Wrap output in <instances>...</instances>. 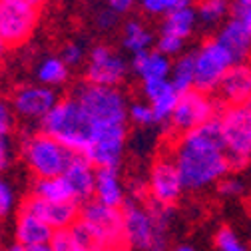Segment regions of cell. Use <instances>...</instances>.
Here are the masks:
<instances>
[{"instance_id":"obj_1","label":"cell","mask_w":251,"mask_h":251,"mask_svg":"<svg viewBox=\"0 0 251 251\" xmlns=\"http://www.w3.org/2000/svg\"><path fill=\"white\" fill-rule=\"evenodd\" d=\"M120 209L126 247L132 251H168L174 207L128 198Z\"/></svg>"},{"instance_id":"obj_2","label":"cell","mask_w":251,"mask_h":251,"mask_svg":"<svg viewBox=\"0 0 251 251\" xmlns=\"http://www.w3.org/2000/svg\"><path fill=\"white\" fill-rule=\"evenodd\" d=\"M174 164L181 177L183 190H203L211 183H219L231 170L227 153L215 148H201L177 142L174 151Z\"/></svg>"},{"instance_id":"obj_3","label":"cell","mask_w":251,"mask_h":251,"mask_svg":"<svg viewBox=\"0 0 251 251\" xmlns=\"http://www.w3.org/2000/svg\"><path fill=\"white\" fill-rule=\"evenodd\" d=\"M42 134L54 138L74 153H84L94 140L96 124L90 120L76 98L60 100L40 122Z\"/></svg>"},{"instance_id":"obj_4","label":"cell","mask_w":251,"mask_h":251,"mask_svg":"<svg viewBox=\"0 0 251 251\" xmlns=\"http://www.w3.org/2000/svg\"><path fill=\"white\" fill-rule=\"evenodd\" d=\"M74 98L96 126H126L128 108L120 90L82 82L74 92Z\"/></svg>"},{"instance_id":"obj_5","label":"cell","mask_w":251,"mask_h":251,"mask_svg":"<svg viewBox=\"0 0 251 251\" xmlns=\"http://www.w3.org/2000/svg\"><path fill=\"white\" fill-rule=\"evenodd\" d=\"M22 155L36 177H58L70 166L74 151L46 134H32L22 140Z\"/></svg>"},{"instance_id":"obj_6","label":"cell","mask_w":251,"mask_h":251,"mask_svg":"<svg viewBox=\"0 0 251 251\" xmlns=\"http://www.w3.org/2000/svg\"><path fill=\"white\" fill-rule=\"evenodd\" d=\"M78 222L86 227V231L94 237L104 251H122L126 245L124 239V217L122 209L108 207L90 200L80 205Z\"/></svg>"},{"instance_id":"obj_7","label":"cell","mask_w":251,"mask_h":251,"mask_svg":"<svg viewBox=\"0 0 251 251\" xmlns=\"http://www.w3.org/2000/svg\"><path fill=\"white\" fill-rule=\"evenodd\" d=\"M219 122L231 170L245 168L251 160V110L247 106H229L222 112Z\"/></svg>"},{"instance_id":"obj_8","label":"cell","mask_w":251,"mask_h":251,"mask_svg":"<svg viewBox=\"0 0 251 251\" xmlns=\"http://www.w3.org/2000/svg\"><path fill=\"white\" fill-rule=\"evenodd\" d=\"M38 6L30 0H0V38L6 46H18L32 34Z\"/></svg>"},{"instance_id":"obj_9","label":"cell","mask_w":251,"mask_h":251,"mask_svg":"<svg viewBox=\"0 0 251 251\" xmlns=\"http://www.w3.org/2000/svg\"><path fill=\"white\" fill-rule=\"evenodd\" d=\"M196 56V80L194 88L198 92H215L222 84L226 72L233 66L229 52L219 44L215 38L201 44V48L194 54Z\"/></svg>"},{"instance_id":"obj_10","label":"cell","mask_w":251,"mask_h":251,"mask_svg":"<svg viewBox=\"0 0 251 251\" xmlns=\"http://www.w3.org/2000/svg\"><path fill=\"white\" fill-rule=\"evenodd\" d=\"M222 110L217 102H213L211 98H207L203 92H198V90H190L185 94H179L177 98V104H176V110L172 114V126L185 134L198 126L213 120V118H219L215 112ZM224 112V110H222Z\"/></svg>"},{"instance_id":"obj_11","label":"cell","mask_w":251,"mask_h":251,"mask_svg":"<svg viewBox=\"0 0 251 251\" xmlns=\"http://www.w3.org/2000/svg\"><path fill=\"white\" fill-rule=\"evenodd\" d=\"M126 142V126H96L92 144L86 148L84 158L96 168H118Z\"/></svg>"},{"instance_id":"obj_12","label":"cell","mask_w":251,"mask_h":251,"mask_svg":"<svg viewBox=\"0 0 251 251\" xmlns=\"http://www.w3.org/2000/svg\"><path fill=\"white\" fill-rule=\"evenodd\" d=\"M128 74V62L116 54L110 46H94L86 68V82L96 86L116 88Z\"/></svg>"},{"instance_id":"obj_13","label":"cell","mask_w":251,"mask_h":251,"mask_svg":"<svg viewBox=\"0 0 251 251\" xmlns=\"http://www.w3.org/2000/svg\"><path fill=\"white\" fill-rule=\"evenodd\" d=\"M183 194V183L177 174V168L172 158H162L158 160L148 177V198L150 201L158 205H168L172 207L179 196Z\"/></svg>"},{"instance_id":"obj_14","label":"cell","mask_w":251,"mask_h":251,"mask_svg":"<svg viewBox=\"0 0 251 251\" xmlns=\"http://www.w3.org/2000/svg\"><path fill=\"white\" fill-rule=\"evenodd\" d=\"M20 211L42 219V222L46 226H50L54 231H62V229H70L78 222L80 205L74 203V201L54 203V201H44L36 196H28L22 201Z\"/></svg>"},{"instance_id":"obj_15","label":"cell","mask_w":251,"mask_h":251,"mask_svg":"<svg viewBox=\"0 0 251 251\" xmlns=\"http://www.w3.org/2000/svg\"><path fill=\"white\" fill-rule=\"evenodd\" d=\"M12 104L16 114H20L22 118L42 122L58 104V98L54 90H50L48 86H24L16 90Z\"/></svg>"},{"instance_id":"obj_16","label":"cell","mask_w":251,"mask_h":251,"mask_svg":"<svg viewBox=\"0 0 251 251\" xmlns=\"http://www.w3.org/2000/svg\"><path fill=\"white\" fill-rule=\"evenodd\" d=\"M66 179L70 192H72V201L74 203H86L94 198V185H96V168H94L84 155L74 153V158L66 172L62 174Z\"/></svg>"},{"instance_id":"obj_17","label":"cell","mask_w":251,"mask_h":251,"mask_svg":"<svg viewBox=\"0 0 251 251\" xmlns=\"http://www.w3.org/2000/svg\"><path fill=\"white\" fill-rule=\"evenodd\" d=\"M217 90L222 94L224 102L231 106H245L251 98V64L247 62L233 64L226 72Z\"/></svg>"},{"instance_id":"obj_18","label":"cell","mask_w":251,"mask_h":251,"mask_svg":"<svg viewBox=\"0 0 251 251\" xmlns=\"http://www.w3.org/2000/svg\"><path fill=\"white\" fill-rule=\"evenodd\" d=\"M94 200L108 207L120 209L128 200L126 187L118 176V168H102L96 170V185H94Z\"/></svg>"},{"instance_id":"obj_19","label":"cell","mask_w":251,"mask_h":251,"mask_svg":"<svg viewBox=\"0 0 251 251\" xmlns=\"http://www.w3.org/2000/svg\"><path fill=\"white\" fill-rule=\"evenodd\" d=\"M215 40L229 52L233 64H241V62H245L251 56V34L237 18L229 20L219 30Z\"/></svg>"},{"instance_id":"obj_20","label":"cell","mask_w":251,"mask_h":251,"mask_svg":"<svg viewBox=\"0 0 251 251\" xmlns=\"http://www.w3.org/2000/svg\"><path fill=\"white\" fill-rule=\"evenodd\" d=\"M54 235V229L46 226L42 219L18 211L16 226H14V243L22 247H38V245H48Z\"/></svg>"},{"instance_id":"obj_21","label":"cell","mask_w":251,"mask_h":251,"mask_svg":"<svg viewBox=\"0 0 251 251\" xmlns=\"http://www.w3.org/2000/svg\"><path fill=\"white\" fill-rule=\"evenodd\" d=\"M130 66L142 78V82L168 80V76L172 74V62H170V58L164 56L158 50H146V52L134 54Z\"/></svg>"},{"instance_id":"obj_22","label":"cell","mask_w":251,"mask_h":251,"mask_svg":"<svg viewBox=\"0 0 251 251\" xmlns=\"http://www.w3.org/2000/svg\"><path fill=\"white\" fill-rule=\"evenodd\" d=\"M44 201H54V203H64L72 201V192L66 183V179L58 176V177H36L32 183V194Z\"/></svg>"},{"instance_id":"obj_23","label":"cell","mask_w":251,"mask_h":251,"mask_svg":"<svg viewBox=\"0 0 251 251\" xmlns=\"http://www.w3.org/2000/svg\"><path fill=\"white\" fill-rule=\"evenodd\" d=\"M198 14L192 6H185V8H177L174 12H170L164 22H162V34L168 36H176V38H187L192 34V30L196 26Z\"/></svg>"},{"instance_id":"obj_24","label":"cell","mask_w":251,"mask_h":251,"mask_svg":"<svg viewBox=\"0 0 251 251\" xmlns=\"http://www.w3.org/2000/svg\"><path fill=\"white\" fill-rule=\"evenodd\" d=\"M196 80V56L194 54H183L172 64V86L177 94H185L194 90Z\"/></svg>"},{"instance_id":"obj_25","label":"cell","mask_w":251,"mask_h":251,"mask_svg":"<svg viewBox=\"0 0 251 251\" xmlns=\"http://www.w3.org/2000/svg\"><path fill=\"white\" fill-rule=\"evenodd\" d=\"M151 34L150 30H146L138 20H130L124 24V48L130 50L132 54H140L146 52L151 44Z\"/></svg>"},{"instance_id":"obj_26","label":"cell","mask_w":251,"mask_h":251,"mask_svg":"<svg viewBox=\"0 0 251 251\" xmlns=\"http://www.w3.org/2000/svg\"><path fill=\"white\" fill-rule=\"evenodd\" d=\"M68 78V66L62 62V58H46L38 66V80L44 86H58L66 82Z\"/></svg>"},{"instance_id":"obj_27","label":"cell","mask_w":251,"mask_h":251,"mask_svg":"<svg viewBox=\"0 0 251 251\" xmlns=\"http://www.w3.org/2000/svg\"><path fill=\"white\" fill-rule=\"evenodd\" d=\"M229 12V0H200L198 4V18L205 24H215L222 18H226Z\"/></svg>"},{"instance_id":"obj_28","label":"cell","mask_w":251,"mask_h":251,"mask_svg":"<svg viewBox=\"0 0 251 251\" xmlns=\"http://www.w3.org/2000/svg\"><path fill=\"white\" fill-rule=\"evenodd\" d=\"M177 98H179V94L176 92V88H172L166 94H162L160 98H155V100L150 102V108H151L153 118H155V124H164V122L172 120V114H174L176 104H177Z\"/></svg>"},{"instance_id":"obj_29","label":"cell","mask_w":251,"mask_h":251,"mask_svg":"<svg viewBox=\"0 0 251 251\" xmlns=\"http://www.w3.org/2000/svg\"><path fill=\"white\" fill-rule=\"evenodd\" d=\"M50 251H90L82 239L70 229H62V231H54L50 243H48Z\"/></svg>"},{"instance_id":"obj_30","label":"cell","mask_w":251,"mask_h":251,"mask_svg":"<svg viewBox=\"0 0 251 251\" xmlns=\"http://www.w3.org/2000/svg\"><path fill=\"white\" fill-rule=\"evenodd\" d=\"M192 0H142V8L148 14H170L177 8L190 6Z\"/></svg>"},{"instance_id":"obj_31","label":"cell","mask_w":251,"mask_h":251,"mask_svg":"<svg viewBox=\"0 0 251 251\" xmlns=\"http://www.w3.org/2000/svg\"><path fill=\"white\" fill-rule=\"evenodd\" d=\"M215 247L217 251H247L237 233L229 227H222L215 233Z\"/></svg>"},{"instance_id":"obj_32","label":"cell","mask_w":251,"mask_h":251,"mask_svg":"<svg viewBox=\"0 0 251 251\" xmlns=\"http://www.w3.org/2000/svg\"><path fill=\"white\" fill-rule=\"evenodd\" d=\"M16 207V196H14V190L4 183V181H0V219H6Z\"/></svg>"},{"instance_id":"obj_33","label":"cell","mask_w":251,"mask_h":251,"mask_svg":"<svg viewBox=\"0 0 251 251\" xmlns=\"http://www.w3.org/2000/svg\"><path fill=\"white\" fill-rule=\"evenodd\" d=\"M128 116L132 118V122L140 124V126H151L155 124V118H153V112L148 104H132L130 110H128Z\"/></svg>"},{"instance_id":"obj_34","label":"cell","mask_w":251,"mask_h":251,"mask_svg":"<svg viewBox=\"0 0 251 251\" xmlns=\"http://www.w3.org/2000/svg\"><path fill=\"white\" fill-rule=\"evenodd\" d=\"M243 192V183L237 177H224L217 183V194L224 198H233Z\"/></svg>"},{"instance_id":"obj_35","label":"cell","mask_w":251,"mask_h":251,"mask_svg":"<svg viewBox=\"0 0 251 251\" xmlns=\"http://www.w3.org/2000/svg\"><path fill=\"white\" fill-rule=\"evenodd\" d=\"M183 46V40L181 38H176V36H168V34H162L158 38V52H162L164 56H174L181 50Z\"/></svg>"},{"instance_id":"obj_36","label":"cell","mask_w":251,"mask_h":251,"mask_svg":"<svg viewBox=\"0 0 251 251\" xmlns=\"http://www.w3.org/2000/svg\"><path fill=\"white\" fill-rule=\"evenodd\" d=\"M14 128V116H12V110L6 102H0V138H4L12 132Z\"/></svg>"},{"instance_id":"obj_37","label":"cell","mask_w":251,"mask_h":251,"mask_svg":"<svg viewBox=\"0 0 251 251\" xmlns=\"http://www.w3.org/2000/svg\"><path fill=\"white\" fill-rule=\"evenodd\" d=\"M84 60V48L80 44H68L62 50V62L66 66H78Z\"/></svg>"},{"instance_id":"obj_38","label":"cell","mask_w":251,"mask_h":251,"mask_svg":"<svg viewBox=\"0 0 251 251\" xmlns=\"http://www.w3.org/2000/svg\"><path fill=\"white\" fill-rule=\"evenodd\" d=\"M118 24V12H114L112 8H104L96 14V26L102 30H112Z\"/></svg>"},{"instance_id":"obj_39","label":"cell","mask_w":251,"mask_h":251,"mask_svg":"<svg viewBox=\"0 0 251 251\" xmlns=\"http://www.w3.org/2000/svg\"><path fill=\"white\" fill-rule=\"evenodd\" d=\"M233 14L247 28V32L251 34V8H237V6H233Z\"/></svg>"},{"instance_id":"obj_40","label":"cell","mask_w":251,"mask_h":251,"mask_svg":"<svg viewBox=\"0 0 251 251\" xmlns=\"http://www.w3.org/2000/svg\"><path fill=\"white\" fill-rule=\"evenodd\" d=\"M136 0H108V8H112L114 12H126V10H130L134 6Z\"/></svg>"},{"instance_id":"obj_41","label":"cell","mask_w":251,"mask_h":251,"mask_svg":"<svg viewBox=\"0 0 251 251\" xmlns=\"http://www.w3.org/2000/svg\"><path fill=\"white\" fill-rule=\"evenodd\" d=\"M8 166V144L4 138H0V172Z\"/></svg>"},{"instance_id":"obj_42","label":"cell","mask_w":251,"mask_h":251,"mask_svg":"<svg viewBox=\"0 0 251 251\" xmlns=\"http://www.w3.org/2000/svg\"><path fill=\"white\" fill-rule=\"evenodd\" d=\"M2 251H26V247H22V245H18V243H12V245H8V247H2Z\"/></svg>"},{"instance_id":"obj_43","label":"cell","mask_w":251,"mask_h":251,"mask_svg":"<svg viewBox=\"0 0 251 251\" xmlns=\"http://www.w3.org/2000/svg\"><path fill=\"white\" fill-rule=\"evenodd\" d=\"M237 8H251V0H235Z\"/></svg>"},{"instance_id":"obj_44","label":"cell","mask_w":251,"mask_h":251,"mask_svg":"<svg viewBox=\"0 0 251 251\" xmlns=\"http://www.w3.org/2000/svg\"><path fill=\"white\" fill-rule=\"evenodd\" d=\"M26 251H50L48 245H38V247H26Z\"/></svg>"},{"instance_id":"obj_45","label":"cell","mask_w":251,"mask_h":251,"mask_svg":"<svg viewBox=\"0 0 251 251\" xmlns=\"http://www.w3.org/2000/svg\"><path fill=\"white\" fill-rule=\"evenodd\" d=\"M174 251H196V249H194L192 245H177Z\"/></svg>"},{"instance_id":"obj_46","label":"cell","mask_w":251,"mask_h":251,"mask_svg":"<svg viewBox=\"0 0 251 251\" xmlns=\"http://www.w3.org/2000/svg\"><path fill=\"white\" fill-rule=\"evenodd\" d=\"M4 52H6V44L2 42V38H0V60H2V56H4Z\"/></svg>"},{"instance_id":"obj_47","label":"cell","mask_w":251,"mask_h":251,"mask_svg":"<svg viewBox=\"0 0 251 251\" xmlns=\"http://www.w3.org/2000/svg\"><path fill=\"white\" fill-rule=\"evenodd\" d=\"M0 251H2V235H0Z\"/></svg>"},{"instance_id":"obj_48","label":"cell","mask_w":251,"mask_h":251,"mask_svg":"<svg viewBox=\"0 0 251 251\" xmlns=\"http://www.w3.org/2000/svg\"><path fill=\"white\" fill-rule=\"evenodd\" d=\"M245 106H247V108H249V110H251V98H249V102H247V104H245Z\"/></svg>"},{"instance_id":"obj_49","label":"cell","mask_w":251,"mask_h":251,"mask_svg":"<svg viewBox=\"0 0 251 251\" xmlns=\"http://www.w3.org/2000/svg\"><path fill=\"white\" fill-rule=\"evenodd\" d=\"M0 181H2V177H0Z\"/></svg>"},{"instance_id":"obj_50","label":"cell","mask_w":251,"mask_h":251,"mask_svg":"<svg viewBox=\"0 0 251 251\" xmlns=\"http://www.w3.org/2000/svg\"><path fill=\"white\" fill-rule=\"evenodd\" d=\"M122 251H124V249H122Z\"/></svg>"}]
</instances>
